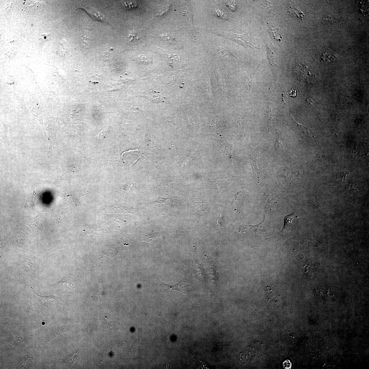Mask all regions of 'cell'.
I'll use <instances>...</instances> for the list:
<instances>
[{"instance_id": "12", "label": "cell", "mask_w": 369, "mask_h": 369, "mask_svg": "<svg viewBox=\"0 0 369 369\" xmlns=\"http://www.w3.org/2000/svg\"><path fill=\"white\" fill-rule=\"evenodd\" d=\"M147 95L151 101L156 102L159 100L160 96L159 92L151 91L149 92Z\"/></svg>"}, {"instance_id": "10", "label": "cell", "mask_w": 369, "mask_h": 369, "mask_svg": "<svg viewBox=\"0 0 369 369\" xmlns=\"http://www.w3.org/2000/svg\"><path fill=\"white\" fill-rule=\"evenodd\" d=\"M121 3L123 7L129 9H134L137 6V3L135 1H121Z\"/></svg>"}, {"instance_id": "9", "label": "cell", "mask_w": 369, "mask_h": 369, "mask_svg": "<svg viewBox=\"0 0 369 369\" xmlns=\"http://www.w3.org/2000/svg\"><path fill=\"white\" fill-rule=\"evenodd\" d=\"M33 360L32 357L29 356V355H24L20 360L21 367L24 368L28 366L31 365Z\"/></svg>"}, {"instance_id": "4", "label": "cell", "mask_w": 369, "mask_h": 369, "mask_svg": "<svg viewBox=\"0 0 369 369\" xmlns=\"http://www.w3.org/2000/svg\"><path fill=\"white\" fill-rule=\"evenodd\" d=\"M295 74L297 78L303 82L306 81L311 76L307 68L303 65H299L295 68Z\"/></svg>"}, {"instance_id": "3", "label": "cell", "mask_w": 369, "mask_h": 369, "mask_svg": "<svg viewBox=\"0 0 369 369\" xmlns=\"http://www.w3.org/2000/svg\"><path fill=\"white\" fill-rule=\"evenodd\" d=\"M141 154L138 149L129 150L122 153V159L123 161L131 167L141 157Z\"/></svg>"}, {"instance_id": "13", "label": "cell", "mask_w": 369, "mask_h": 369, "mask_svg": "<svg viewBox=\"0 0 369 369\" xmlns=\"http://www.w3.org/2000/svg\"><path fill=\"white\" fill-rule=\"evenodd\" d=\"M139 346L135 345L133 346L131 350L130 355L133 357H136L139 354Z\"/></svg>"}, {"instance_id": "6", "label": "cell", "mask_w": 369, "mask_h": 369, "mask_svg": "<svg viewBox=\"0 0 369 369\" xmlns=\"http://www.w3.org/2000/svg\"><path fill=\"white\" fill-rule=\"evenodd\" d=\"M31 225L33 226L36 230L40 231L42 229L43 223L40 215H38L34 219L33 222L31 223Z\"/></svg>"}, {"instance_id": "5", "label": "cell", "mask_w": 369, "mask_h": 369, "mask_svg": "<svg viewBox=\"0 0 369 369\" xmlns=\"http://www.w3.org/2000/svg\"><path fill=\"white\" fill-rule=\"evenodd\" d=\"M31 289L33 290V291L36 294V296L38 298V301H39L41 304H42L45 306H48V305H59L61 304L58 302V297L56 296H47V297H43L41 296H40L38 294L36 293V292L34 290L32 287Z\"/></svg>"}, {"instance_id": "16", "label": "cell", "mask_w": 369, "mask_h": 369, "mask_svg": "<svg viewBox=\"0 0 369 369\" xmlns=\"http://www.w3.org/2000/svg\"><path fill=\"white\" fill-rule=\"evenodd\" d=\"M44 35V34H42L41 35H39V40L40 42H46L47 40V39H47V38L48 39V37L49 35L48 34H45V36Z\"/></svg>"}, {"instance_id": "7", "label": "cell", "mask_w": 369, "mask_h": 369, "mask_svg": "<svg viewBox=\"0 0 369 369\" xmlns=\"http://www.w3.org/2000/svg\"><path fill=\"white\" fill-rule=\"evenodd\" d=\"M137 60L142 64H147L152 62V58L145 54H141L137 56Z\"/></svg>"}, {"instance_id": "11", "label": "cell", "mask_w": 369, "mask_h": 369, "mask_svg": "<svg viewBox=\"0 0 369 369\" xmlns=\"http://www.w3.org/2000/svg\"><path fill=\"white\" fill-rule=\"evenodd\" d=\"M294 213L290 215H287L284 217V225L282 230L286 228L291 225L294 221Z\"/></svg>"}, {"instance_id": "1", "label": "cell", "mask_w": 369, "mask_h": 369, "mask_svg": "<svg viewBox=\"0 0 369 369\" xmlns=\"http://www.w3.org/2000/svg\"><path fill=\"white\" fill-rule=\"evenodd\" d=\"M221 35L225 37L232 40L245 47H250L252 48H256L253 46L249 41L246 35H239L235 34L231 32H223Z\"/></svg>"}, {"instance_id": "19", "label": "cell", "mask_w": 369, "mask_h": 369, "mask_svg": "<svg viewBox=\"0 0 369 369\" xmlns=\"http://www.w3.org/2000/svg\"><path fill=\"white\" fill-rule=\"evenodd\" d=\"M337 20V19L336 18L328 16L327 17L325 18L324 20L326 22H333L336 21V20Z\"/></svg>"}, {"instance_id": "20", "label": "cell", "mask_w": 369, "mask_h": 369, "mask_svg": "<svg viewBox=\"0 0 369 369\" xmlns=\"http://www.w3.org/2000/svg\"><path fill=\"white\" fill-rule=\"evenodd\" d=\"M289 93L290 95V96L292 97H295L296 96V95H297V91H296V90L293 89L290 91L289 92Z\"/></svg>"}, {"instance_id": "17", "label": "cell", "mask_w": 369, "mask_h": 369, "mask_svg": "<svg viewBox=\"0 0 369 369\" xmlns=\"http://www.w3.org/2000/svg\"><path fill=\"white\" fill-rule=\"evenodd\" d=\"M227 5L229 9L232 10H235L236 8V4H235L234 2L233 1L228 2Z\"/></svg>"}, {"instance_id": "14", "label": "cell", "mask_w": 369, "mask_h": 369, "mask_svg": "<svg viewBox=\"0 0 369 369\" xmlns=\"http://www.w3.org/2000/svg\"><path fill=\"white\" fill-rule=\"evenodd\" d=\"M216 13L217 16L222 19L226 20L228 19L227 15L225 13L220 10H216Z\"/></svg>"}, {"instance_id": "2", "label": "cell", "mask_w": 369, "mask_h": 369, "mask_svg": "<svg viewBox=\"0 0 369 369\" xmlns=\"http://www.w3.org/2000/svg\"><path fill=\"white\" fill-rule=\"evenodd\" d=\"M162 285L166 288L180 291L186 295H189L192 291L191 284L188 280L185 279H183L178 284L173 286L166 284L163 283Z\"/></svg>"}, {"instance_id": "15", "label": "cell", "mask_w": 369, "mask_h": 369, "mask_svg": "<svg viewBox=\"0 0 369 369\" xmlns=\"http://www.w3.org/2000/svg\"><path fill=\"white\" fill-rule=\"evenodd\" d=\"M161 36L162 38H164L165 40L167 41L170 42H174V39L169 34L163 35H161Z\"/></svg>"}, {"instance_id": "18", "label": "cell", "mask_w": 369, "mask_h": 369, "mask_svg": "<svg viewBox=\"0 0 369 369\" xmlns=\"http://www.w3.org/2000/svg\"><path fill=\"white\" fill-rule=\"evenodd\" d=\"M222 214L221 213L219 214L218 219H217V225L218 226L219 228L221 229L223 227L222 224Z\"/></svg>"}, {"instance_id": "8", "label": "cell", "mask_w": 369, "mask_h": 369, "mask_svg": "<svg viewBox=\"0 0 369 369\" xmlns=\"http://www.w3.org/2000/svg\"><path fill=\"white\" fill-rule=\"evenodd\" d=\"M87 11L89 15L91 16L92 17L94 18V20L102 21H105L104 16L98 12V11L90 9L87 10Z\"/></svg>"}, {"instance_id": "21", "label": "cell", "mask_w": 369, "mask_h": 369, "mask_svg": "<svg viewBox=\"0 0 369 369\" xmlns=\"http://www.w3.org/2000/svg\"><path fill=\"white\" fill-rule=\"evenodd\" d=\"M138 108H137V107H132L131 108V109L133 111H134V112L138 111L139 110H139V109Z\"/></svg>"}]
</instances>
